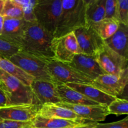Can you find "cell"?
Masks as SVG:
<instances>
[{
	"label": "cell",
	"instance_id": "1",
	"mask_svg": "<svg viewBox=\"0 0 128 128\" xmlns=\"http://www.w3.org/2000/svg\"><path fill=\"white\" fill-rule=\"evenodd\" d=\"M52 40L53 38L36 21H26L21 50L48 62L55 59L52 49Z\"/></svg>",
	"mask_w": 128,
	"mask_h": 128
},
{
	"label": "cell",
	"instance_id": "2",
	"mask_svg": "<svg viewBox=\"0 0 128 128\" xmlns=\"http://www.w3.org/2000/svg\"><path fill=\"white\" fill-rule=\"evenodd\" d=\"M62 10L53 39L65 36L85 26L84 0H61Z\"/></svg>",
	"mask_w": 128,
	"mask_h": 128
},
{
	"label": "cell",
	"instance_id": "3",
	"mask_svg": "<svg viewBox=\"0 0 128 128\" xmlns=\"http://www.w3.org/2000/svg\"><path fill=\"white\" fill-rule=\"evenodd\" d=\"M0 88L6 94L7 106L21 104H36L30 86H26L18 79L1 70Z\"/></svg>",
	"mask_w": 128,
	"mask_h": 128
},
{
	"label": "cell",
	"instance_id": "4",
	"mask_svg": "<svg viewBox=\"0 0 128 128\" xmlns=\"http://www.w3.org/2000/svg\"><path fill=\"white\" fill-rule=\"evenodd\" d=\"M62 10L61 0H38L34 9L36 21L52 38Z\"/></svg>",
	"mask_w": 128,
	"mask_h": 128
},
{
	"label": "cell",
	"instance_id": "5",
	"mask_svg": "<svg viewBox=\"0 0 128 128\" xmlns=\"http://www.w3.org/2000/svg\"><path fill=\"white\" fill-rule=\"evenodd\" d=\"M9 60L35 80L54 82L48 69L47 62L43 60L21 51Z\"/></svg>",
	"mask_w": 128,
	"mask_h": 128
},
{
	"label": "cell",
	"instance_id": "6",
	"mask_svg": "<svg viewBox=\"0 0 128 128\" xmlns=\"http://www.w3.org/2000/svg\"><path fill=\"white\" fill-rule=\"evenodd\" d=\"M47 66L51 77L57 84L68 83L92 84L93 82L92 79L72 68L68 63L54 59L47 62Z\"/></svg>",
	"mask_w": 128,
	"mask_h": 128
},
{
	"label": "cell",
	"instance_id": "7",
	"mask_svg": "<svg viewBox=\"0 0 128 128\" xmlns=\"http://www.w3.org/2000/svg\"><path fill=\"white\" fill-rule=\"evenodd\" d=\"M94 57L105 74H118L128 68V60L111 50L104 43Z\"/></svg>",
	"mask_w": 128,
	"mask_h": 128
},
{
	"label": "cell",
	"instance_id": "8",
	"mask_svg": "<svg viewBox=\"0 0 128 128\" xmlns=\"http://www.w3.org/2000/svg\"><path fill=\"white\" fill-rule=\"evenodd\" d=\"M128 82V68L118 74H104L95 79L92 85L105 93L118 98L123 93Z\"/></svg>",
	"mask_w": 128,
	"mask_h": 128
},
{
	"label": "cell",
	"instance_id": "9",
	"mask_svg": "<svg viewBox=\"0 0 128 128\" xmlns=\"http://www.w3.org/2000/svg\"><path fill=\"white\" fill-rule=\"evenodd\" d=\"M52 49L55 60L65 63H70L76 54L81 53L74 32L53 39Z\"/></svg>",
	"mask_w": 128,
	"mask_h": 128
},
{
	"label": "cell",
	"instance_id": "10",
	"mask_svg": "<svg viewBox=\"0 0 128 128\" xmlns=\"http://www.w3.org/2000/svg\"><path fill=\"white\" fill-rule=\"evenodd\" d=\"M74 33L81 53L88 56H94L104 43L91 26L79 28Z\"/></svg>",
	"mask_w": 128,
	"mask_h": 128
},
{
	"label": "cell",
	"instance_id": "11",
	"mask_svg": "<svg viewBox=\"0 0 128 128\" xmlns=\"http://www.w3.org/2000/svg\"><path fill=\"white\" fill-rule=\"evenodd\" d=\"M41 105L21 104L0 108V118L18 122H31L38 115Z\"/></svg>",
	"mask_w": 128,
	"mask_h": 128
},
{
	"label": "cell",
	"instance_id": "12",
	"mask_svg": "<svg viewBox=\"0 0 128 128\" xmlns=\"http://www.w3.org/2000/svg\"><path fill=\"white\" fill-rule=\"evenodd\" d=\"M35 103L43 105L45 104H58L61 102L56 90V84L42 80H34L30 85Z\"/></svg>",
	"mask_w": 128,
	"mask_h": 128
},
{
	"label": "cell",
	"instance_id": "13",
	"mask_svg": "<svg viewBox=\"0 0 128 128\" xmlns=\"http://www.w3.org/2000/svg\"><path fill=\"white\" fill-rule=\"evenodd\" d=\"M56 104L64 108L69 109L75 112L81 118L92 122L104 121L106 118L110 114L108 110L107 106L104 105H77L63 102Z\"/></svg>",
	"mask_w": 128,
	"mask_h": 128
},
{
	"label": "cell",
	"instance_id": "14",
	"mask_svg": "<svg viewBox=\"0 0 128 128\" xmlns=\"http://www.w3.org/2000/svg\"><path fill=\"white\" fill-rule=\"evenodd\" d=\"M69 64L89 78L94 80L105 72L100 68L94 56H88L83 53L76 54Z\"/></svg>",
	"mask_w": 128,
	"mask_h": 128
},
{
	"label": "cell",
	"instance_id": "15",
	"mask_svg": "<svg viewBox=\"0 0 128 128\" xmlns=\"http://www.w3.org/2000/svg\"><path fill=\"white\" fill-rule=\"evenodd\" d=\"M4 18L2 34L0 36L21 49L26 21L23 19Z\"/></svg>",
	"mask_w": 128,
	"mask_h": 128
},
{
	"label": "cell",
	"instance_id": "16",
	"mask_svg": "<svg viewBox=\"0 0 128 128\" xmlns=\"http://www.w3.org/2000/svg\"><path fill=\"white\" fill-rule=\"evenodd\" d=\"M68 87L83 94L90 100L97 102L99 104L108 106L116 97L110 96L92 84H88L68 83L66 84Z\"/></svg>",
	"mask_w": 128,
	"mask_h": 128
},
{
	"label": "cell",
	"instance_id": "17",
	"mask_svg": "<svg viewBox=\"0 0 128 128\" xmlns=\"http://www.w3.org/2000/svg\"><path fill=\"white\" fill-rule=\"evenodd\" d=\"M128 26L120 23L112 36L104 41L105 44L122 57L128 60Z\"/></svg>",
	"mask_w": 128,
	"mask_h": 128
},
{
	"label": "cell",
	"instance_id": "18",
	"mask_svg": "<svg viewBox=\"0 0 128 128\" xmlns=\"http://www.w3.org/2000/svg\"><path fill=\"white\" fill-rule=\"evenodd\" d=\"M85 123H86L85 121H74L37 116L31 121V126L36 128H74L82 126Z\"/></svg>",
	"mask_w": 128,
	"mask_h": 128
},
{
	"label": "cell",
	"instance_id": "19",
	"mask_svg": "<svg viewBox=\"0 0 128 128\" xmlns=\"http://www.w3.org/2000/svg\"><path fill=\"white\" fill-rule=\"evenodd\" d=\"M56 90L61 102L77 105H99L80 92L70 88L66 84H57Z\"/></svg>",
	"mask_w": 128,
	"mask_h": 128
},
{
	"label": "cell",
	"instance_id": "20",
	"mask_svg": "<svg viewBox=\"0 0 128 128\" xmlns=\"http://www.w3.org/2000/svg\"><path fill=\"white\" fill-rule=\"evenodd\" d=\"M38 116L46 118L66 119L74 121H86V120L81 118L71 110L61 107L56 104H45L42 105Z\"/></svg>",
	"mask_w": 128,
	"mask_h": 128
},
{
	"label": "cell",
	"instance_id": "21",
	"mask_svg": "<svg viewBox=\"0 0 128 128\" xmlns=\"http://www.w3.org/2000/svg\"><path fill=\"white\" fill-rule=\"evenodd\" d=\"M106 0H84L85 26H92L104 19Z\"/></svg>",
	"mask_w": 128,
	"mask_h": 128
},
{
	"label": "cell",
	"instance_id": "22",
	"mask_svg": "<svg viewBox=\"0 0 128 128\" xmlns=\"http://www.w3.org/2000/svg\"><path fill=\"white\" fill-rule=\"evenodd\" d=\"M0 70L18 79L26 86H30L34 80L33 78L27 74L10 60L1 57H0Z\"/></svg>",
	"mask_w": 128,
	"mask_h": 128
},
{
	"label": "cell",
	"instance_id": "23",
	"mask_svg": "<svg viewBox=\"0 0 128 128\" xmlns=\"http://www.w3.org/2000/svg\"><path fill=\"white\" fill-rule=\"evenodd\" d=\"M120 22L113 19H104L92 27L103 41L108 39L114 34L118 29Z\"/></svg>",
	"mask_w": 128,
	"mask_h": 128
},
{
	"label": "cell",
	"instance_id": "24",
	"mask_svg": "<svg viewBox=\"0 0 128 128\" xmlns=\"http://www.w3.org/2000/svg\"><path fill=\"white\" fill-rule=\"evenodd\" d=\"M1 15L8 18L23 19L22 9L15 3L14 0H4Z\"/></svg>",
	"mask_w": 128,
	"mask_h": 128
},
{
	"label": "cell",
	"instance_id": "25",
	"mask_svg": "<svg viewBox=\"0 0 128 128\" xmlns=\"http://www.w3.org/2000/svg\"><path fill=\"white\" fill-rule=\"evenodd\" d=\"M15 3L22 9L23 20L26 22L36 21L34 12V9L38 0H14Z\"/></svg>",
	"mask_w": 128,
	"mask_h": 128
},
{
	"label": "cell",
	"instance_id": "26",
	"mask_svg": "<svg viewBox=\"0 0 128 128\" xmlns=\"http://www.w3.org/2000/svg\"><path fill=\"white\" fill-rule=\"evenodd\" d=\"M110 114L120 116L128 114V101L124 99L116 98L107 106Z\"/></svg>",
	"mask_w": 128,
	"mask_h": 128
},
{
	"label": "cell",
	"instance_id": "27",
	"mask_svg": "<svg viewBox=\"0 0 128 128\" xmlns=\"http://www.w3.org/2000/svg\"><path fill=\"white\" fill-rule=\"evenodd\" d=\"M21 51L17 46L0 36V57L10 60L11 56Z\"/></svg>",
	"mask_w": 128,
	"mask_h": 128
},
{
	"label": "cell",
	"instance_id": "28",
	"mask_svg": "<svg viewBox=\"0 0 128 128\" xmlns=\"http://www.w3.org/2000/svg\"><path fill=\"white\" fill-rule=\"evenodd\" d=\"M117 16L120 23L128 26V0H117Z\"/></svg>",
	"mask_w": 128,
	"mask_h": 128
},
{
	"label": "cell",
	"instance_id": "29",
	"mask_svg": "<svg viewBox=\"0 0 128 128\" xmlns=\"http://www.w3.org/2000/svg\"><path fill=\"white\" fill-rule=\"evenodd\" d=\"M104 19H113L118 21L117 0H106L104 5Z\"/></svg>",
	"mask_w": 128,
	"mask_h": 128
},
{
	"label": "cell",
	"instance_id": "30",
	"mask_svg": "<svg viewBox=\"0 0 128 128\" xmlns=\"http://www.w3.org/2000/svg\"><path fill=\"white\" fill-rule=\"evenodd\" d=\"M31 122H18L0 118V128H27Z\"/></svg>",
	"mask_w": 128,
	"mask_h": 128
},
{
	"label": "cell",
	"instance_id": "31",
	"mask_svg": "<svg viewBox=\"0 0 128 128\" xmlns=\"http://www.w3.org/2000/svg\"><path fill=\"white\" fill-rule=\"evenodd\" d=\"M96 126L98 128H128V118L120 121L106 124H100L96 122Z\"/></svg>",
	"mask_w": 128,
	"mask_h": 128
},
{
	"label": "cell",
	"instance_id": "32",
	"mask_svg": "<svg viewBox=\"0 0 128 128\" xmlns=\"http://www.w3.org/2000/svg\"><path fill=\"white\" fill-rule=\"evenodd\" d=\"M8 106L7 98L5 93L2 91V89L0 88V108L6 107Z\"/></svg>",
	"mask_w": 128,
	"mask_h": 128
},
{
	"label": "cell",
	"instance_id": "33",
	"mask_svg": "<svg viewBox=\"0 0 128 128\" xmlns=\"http://www.w3.org/2000/svg\"><path fill=\"white\" fill-rule=\"evenodd\" d=\"M74 128H98L96 126V122H89L87 123H85L84 124L82 125V126H78Z\"/></svg>",
	"mask_w": 128,
	"mask_h": 128
},
{
	"label": "cell",
	"instance_id": "34",
	"mask_svg": "<svg viewBox=\"0 0 128 128\" xmlns=\"http://www.w3.org/2000/svg\"><path fill=\"white\" fill-rule=\"evenodd\" d=\"M4 17L2 16H1L0 14V36L2 34V28H3V23H4Z\"/></svg>",
	"mask_w": 128,
	"mask_h": 128
},
{
	"label": "cell",
	"instance_id": "35",
	"mask_svg": "<svg viewBox=\"0 0 128 128\" xmlns=\"http://www.w3.org/2000/svg\"><path fill=\"white\" fill-rule=\"evenodd\" d=\"M4 3V0H0V14L2 11V8H3Z\"/></svg>",
	"mask_w": 128,
	"mask_h": 128
},
{
	"label": "cell",
	"instance_id": "36",
	"mask_svg": "<svg viewBox=\"0 0 128 128\" xmlns=\"http://www.w3.org/2000/svg\"><path fill=\"white\" fill-rule=\"evenodd\" d=\"M27 128H34V127H32V126H31H31H28V127Z\"/></svg>",
	"mask_w": 128,
	"mask_h": 128
}]
</instances>
